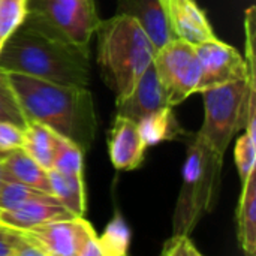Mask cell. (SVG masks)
I'll return each instance as SVG.
<instances>
[{
  "label": "cell",
  "mask_w": 256,
  "mask_h": 256,
  "mask_svg": "<svg viewBox=\"0 0 256 256\" xmlns=\"http://www.w3.org/2000/svg\"><path fill=\"white\" fill-rule=\"evenodd\" d=\"M72 218L76 216L58 201H30L10 210H0V226L12 231H27L46 222Z\"/></svg>",
  "instance_id": "4fadbf2b"
},
{
  "label": "cell",
  "mask_w": 256,
  "mask_h": 256,
  "mask_svg": "<svg viewBox=\"0 0 256 256\" xmlns=\"http://www.w3.org/2000/svg\"><path fill=\"white\" fill-rule=\"evenodd\" d=\"M174 39L192 45L216 38L206 12L195 0H159Z\"/></svg>",
  "instance_id": "30bf717a"
},
{
  "label": "cell",
  "mask_w": 256,
  "mask_h": 256,
  "mask_svg": "<svg viewBox=\"0 0 256 256\" xmlns=\"http://www.w3.org/2000/svg\"><path fill=\"white\" fill-rule=\"evenodd\" d=\"M2 165H3L6 178L20 182L38 190L51 194L48 171L44 166H40L34 159H32L21 147L10 150L2 159Z\"/></svg>",
  "instance_id": "9a60e30c"
},
{
  "label": "cell",
  "mask_w": 256,
  "mask_h": 256,
  "mask_svg": "<svg viewBox=\"0 0 256 256\" xmlns=\"http://www.w3.org/2000/svg\"><path fill=\"white\" fill-rule=\"evenodd\" d=\"M58 134H56L48 126L38 123V122H28L27 126L22 129V146L21 148L34 159L40 166H44L46 171L52 168L54 153L58 141Z\"/></svg>",
  "instance_id": "ac0fdd59"
},
{
  "label": "cell",
  "mask_w": 256,
  "mask_h": 256,
  "mask_svg": "<svg viewBox=\"0 0 256 256\" xmlns=\"http://www.w3.org/2000/svg\"><path fill=\"white\" fill-rule=\"evenodd\" d=\"M6 154H8V153H4V152H0V159H3V158H4Z\"/></svg>",
  "instance_id": "f546056e"
},
{
  "label": "cell",
  "mask_w": 256,
  "mask_h": 256,
  "mask_svg": "<svg viewBox=\"0 0 256 256\" xmlns=\"http://www.w3.org/2000/svg\"><path fill=\"white\" fill-rule=\"evenodd\" d=\"M82 2H87V3H94V0H82Z\"/></svg>",
  "instance_id": "4dcf8cb0"
},
{
  "label": "cell",
  "mask_w": 256,
  "mask_h": 256,
  "mask_svg": "<svg viewBox=\"0 0 256 256\" xmlns=\"http://www.w3.org/2000/svg\"><path fill=\"white\" fill-rule=\"evenodd\" d=\"M0 122H9L21 129L28 123L12 87L9 72L3 69H0Z\"/></svg>",
  "instance_id": "44dd1931"
},
{
  "label": "cell",
  "mask_w": 256,
  "mask_h": 256,
  "mask_svg": "<svg viewBox=\"0 0 256 256\" xmlns=\"http://www.w3.org/2000/svg\"><path fill=\"white\" fill-rule=\"evenodd\" d=\"M94 33L98 34V64L102 80L114 92L116 102H120L153 63L156 48L141 26L123 14L100 20Z\"/></svg>",
  "instance_id": "3957f363"
},
{
  "label": "cell",
  "mask_w": 256,
  "mask_h": 256,
  "mask_svg": "<svg viewBox=\"0 0 256 256\" xmlns=\"http://www.w3.org/2000/svg\"><path fill=\"white\" fill-rule=\"evenodd\" d=\"M195 50L201 68L196 92L255 75V63H248L237 48L218 38L195 45Z\"/></svg>",
  "instance_id": "ba28073f"
},
{
  "label": "cell",
  "mask_w": 256,
  "mask_h": 256,
  "mask_svg": "<svg viewBox=\"0 0 256 256\" xmlns=\"http://www.w3.org/2000/svg\"><path fill=\"white\" fill-rule=\"evenodd\" d=\"M236 164L242 183L255 171L256 164V132L244 130L236 142Z\"/></svg>",
  "instance_id": "d4e9b609"
},
{
  "label": "cell",
  "mask_w": 256,
  "mask_h": 256,
  "mask_svg": "<svg viewBox=\"0 0 256 256\" xmlns=\"http://www.w3.org/2000/svg\"><path fill=\"white\" fill-rule=\"evenodd\" d=\"M117 14L132 16L148 36L156 51L174 39L159 0H117Z\"/></svg>",
  "instance_id": "5bb4252c"
},
{
  "label": "cell",
  "mask_w": 256,
  "mask_h": 256,
  "mask_svg": "<svg viewBox=\"0 0 256 256\" xmlns=\"http://www.w3.org/2000/svg\"><path fill=\"white\" fill-rule=\"evenodd\" d=\"M27 12L81 45H90L100 22L94 3L82 0H27Z\"/></svg>",
  "instance_id": "52a82bcc"
},
{
  "label": "cell",
  "mask_w": 256,
  "mask_h": 256,
  "mask_svg": "<svg viewBox=\"0 0 256 256\" xmlns=\"http://www.w3.org/2000/svg\"><path fill=\"white\" fill-rule=\"evenodd\" d=\"M20 240V232L0 228V256H15V248Z\"/></svg>",
  "instance_id": "83f0119b"
},
{
  "label": "cell",
  "mask_w": 256,
  "mask_h": 256,
  "mask_svg": "<svg viewBox=\"0 0 256 256\" xmlns=\"http://www.w3.org/2000/svg\"><path fill=\"white\" fill-rule=\"evenodd\" d=\"M27 15V0H0V48Z\"/></svg>",
  "instance_id": "cb8c5ba5"
},
{
  "label": "cell",
  "mask_w": 256,
  "mask_h": 256,
  "mask_svg": "<svg viewBox=\"0 0 256 256\" xmlns=\"http://www.w3.org/2000/svg\"><path fill=\"white\" fill-rule=\"evenodd\" d=\"M0 228H2V226H0Z\"/></svg>",
  "instance_id": "d6a6232c"
},
{
  "label": "cell",
  "mask_w": 256,
  "mask_h": 256,
  "mask_svg": "<svg viewBox=\"0 0 256 256\" xmlns=\"http://www.w3.org/2000/svg\"><path fill=\"white\" fill-rule=\"evenodd\" d=\"M52 196L74 216L82 218L86 213V189L82 176H64L56 170L48 171Z\"/></svg>",
  "instance_id": "d6986e66"
},
{
  "label": "cell",
  "mask_w": 256,
  "mask_h": 256,
  "mask_svg": "<svg viewBox=\"0 0 256 256\" xmlns=\"http://www.w3.org/2000/svg\"><path fill=\"white\" fill-rule=\"evenodd\" d=\"M129 238L130 234L124 220L120 218V214H116V218L105 228L104 234L98 237L102 256L126 255L129 248Z\"/></svg>",
  "instance_id": "7402d4cb"
},
{
  "label": "cell",
  "mask_w": 256,
  "mask_h": 256,
  "mask_svg": "<svg viewBox=\"0 0 256 256\" xmlns=\"http://www.w3.org/2000/svg\"><path fill=\"white\" fill-rule=\"evenodd\" d=\"M153 64L170 106L174 108L196 93L201 68L195 45L182 39H171L156 51Z\"/></svg>",
  "instance_id": "8992f818"
},
{
  "label": "cell",
  "mask_w": 256,
  "mask_h": 256,
  "mask_svg": "<svg viewBox=\"0 0 256 256\" xmlns=\"http://www.w3.org/2000/svg\"><path fill=\"white\" fill-rule=\"evenodd\" d=\"M237 230L242 250L254 256L256 254V171L243 182L237 208Z\"/></svg>",
  "instance_id": "2e32d148"
},
{
  "label": "cell",
  "mask_w": 256,
  "mask_h": 256,
  "mask_svg": "<svg viewBox=\"0 0 256 256\" xmlns=\"http://www.w3.org/2000/svg\"><path fill=\"white\" fill-rule=\"evenodd\" d=\"M82 154L84 152L75 142L58 136L51 170L64 176H82Z\"/></svg>",
  "instance_id": "603a6c76"
},
{
  "label": "cell",
  "mask_w": 256,
  "mask_h": 256,
  "mask_svg": "<svg viewBox=\"0 0 256 256\" xmlns=\"http://www.w3.org/2000/svg\"><path fill=\"white\" fill-rule=\"evenodd\" d=\"M255 75L200 92L204 98V122L198 134L220 156L240 130L256 132Z\"/></svg>",
  "instance_id": "5b68a950"
},
{
  "label": "cell",
  "mask_w": 256,
  "mask_h": 256,
  "mask_svg": "<svg viewBox=\"0 0 256 256\" xmlns=\"http://www.w3.org/2000/svg\"><path fill=\"white\" fill-rule=\"evenodd\" d=\"M164 256H201L194 242L186 234H172L162 248Z\"/></svg>",
  "instance_id": "484cf974"
},
{
  "label": "cell",
  "mask_w": 256,
  "mask_h": 256,
  "mask_svg": "<svg viewBox=\"0 0 256 256\" xmlns=\"http://www.w3.org/2000/svg\"><path fill=\"white\" fill-rule=\"evenodd\" d=\"M22 146V129L9 123L0 122V152L9 153L10 150Z\"/></svg>",
  "instance_id": "4316f807"
},
{
  "label": "cell",
  "mask_w": 256,
  "mask_h": 256,
  "mask_svg": "<svg viewBox=\"0 0 256 256\" xmlns=\"http://www.w3.org/2000/svg\"><path fill=\"white\" fill-rule=\"evenodd\" d=\"M4 153H6V152H4Z\"/></svg>",
  "instance_id": "1f68e13d"
},
{
  "label": "cell",
  "mask_w": 256,
  "mask_h": 256,
  "mask_svg": "<svg viewBox=\"0 0 256 256\" xmlns=\"http://www.w3.org/2000/svg\"><path fill=\"white\" fill-rule=\"evenodd\" d=\"M30 201H57L51 194L6 178L0 189V210H10Z\"/></svg>",
  "instance_id": "ffe728a7"
},
{
  "label": "cell",
  "mask_w": 256,
  "mask_h": 256,
  "mask_svg": "<svg viewBox=\"0 0 256 256\" xmlns=\"http://www.w3.org/2000/svg\"><path fill=\"white\" fill-rule=\"evenodd\" d=\"M0 69L62 86L88 87L90 45L70 40L27 12L0 48Z\"/></svg>",
  "instance_id": "6da1fadb"
},
{
  "label": "cell",
  "mask_w": 256,
  "mask_h": 256,
  "mask_svg": "<svg viewBox=\"0 0 256 256\" xmlns=\"http://www.w3.org/2000/svg\"><path fill=\"white\" fill-rule=\"evenodd\" d=\"M147 144L144 142L138 123L116 114L108 132V154L116 170L132 171L141 166Z\"/></svg>",
  "instance_id": "8fae6325"
},
{
  "label": "cell",
  "mask_w": 256,
  "mask_h": 256,
  "mask_svg": "<svg viewBox=\"0 0 256 256\" xmlns=\"http://www.w3.org/2000/svg\"><path fill=\"white\" fill-rule=\"evenodd\" d=\"M27 122H38L87 152L96 136L98 118L87 87L62 86L9 72Z\"/></svg>",
  "instance_id": "7a4b0ae2"
},
{
  "label": "cell",
  "mask_w": 256,
  "mask_h": 256,
  "mask_svg": "<svg viewBox=\"0 0 256 256\" xmlns=\"http://www.w3.org/2000/svg\"><path fill=\"white\" fill-rule=\"evenodd\" d=\"M4 180H6V174H4V170H3V165H2V159H0V189H2V186L4 183Z\"/></svg>",
  "instance_id": "f1b7e54d"
},
{
  "label": "cell",
  "mask_w": 256,
  "mask_h": 256,
  "mask_svg": "<svg viewBox=\"0 0 256 256\" xmlns=\"http://www.w3.org/2000/svg\"><path fill=\"white\" fill-rule=\"evenodd\" d=\"M140 134L147 147L164 141H178L188 134L178 123L172 106H165L154 111L138 122Z\"/></svg>",
  "instance_id": "e0dca14e"
},
{
  "label": "cell",
  "mask_w": 256,
  "mask_h": 256,
  "mask_svg": "<svg viewBox=\"0 0 256 256\" xmlns=\"http://www.w3.org/2000/svg\"><path fill=\"white\" fill-rule=\"evenodd\" d=\"M20 232L33 242L45 256H80L87 240L96 236L84 216L46 222Z\"/></svg>",
  "instance_id": "9c48e42d"
},
{
  "label": "cell",
  "mask_w": 256,
  "mask_h": 256,
  "mask_svg": "<svg viewBox=\"0 0 256 256\" xmlns=\"http://www.w3.org/2000/svg\"><path fill=\"white\" fill-rule=\"evenodd\" d=\"M183 141H186L188 150L183 183L172 214V232L190 236L198 222L216 207L220 192L224 156L218 154L198 132H188Z\"/></svg>",
  "instance_id": "277c9868"
},
{
  "label": "cell",
  "mask_w": 256,
  "mask_h": 256,
  "mask_svg": "<svg viewBox=\"0 0 256 256\" xmlns=\"http://www.w3.org/2000/svg\"><path fill=\"white\" fill-rule=\"evenodd\" d=\"M165 106H170L166 93L156 74L153 63L141 75L134 90L123 100L116 102L117 114L128 117L136 123L148 114L159 111Z\"/></svg>",
  "instance_id": "7c38bea8"
}]
</instances>
